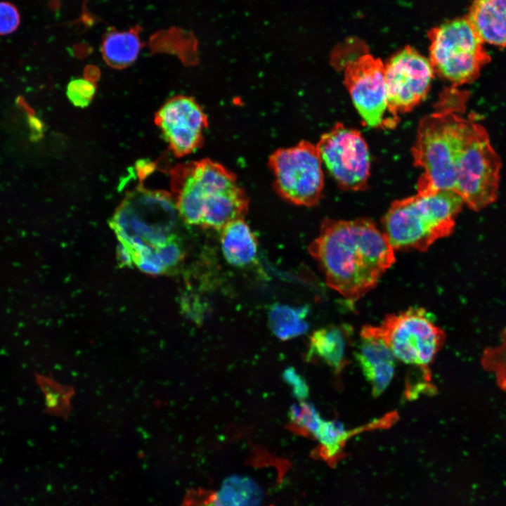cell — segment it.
<instances>
[{
	"mask_svg": "<svg viewBox=\"0 0 506 506\" xmlns=\"http://www.w3.org/2000/svg\"><path fill=\"white\" fill-rule=\"evenodd\" d=\"M283 379L292 389L293 396L299 401L309 397V387L304 378L292 367H288L283 372Z\"/></svg>",
	"mask_w": 506,
	"mask_h": 506,
	"instance_id": "obj_25",
	"label": "cell"
},
{
	"mask_svg": "<svg viewBox=\"0 0 506 506\" xmlns=\"http://www.w3.org/2000/svg\"><path fill=\"white\" fill-rule=\"evenodd\" d=\"M153 169V163L146 162V160H141L137 164V169L141 175L146 176V174L152 172Z\"/></svg>",
	"mask_w": 506,
	"mask_h": 506,
	"instance_id": "obj_28",
	"label": "cell"
},
{
	"mask_svg": "<svg viewBox=\"0 0 506 506\" xmlns=\"http://www.w3.org/2000/svg\"><path fill=\"white\" fill-rule=\"evenodd\" d=\"M96 91V85L90 79L76 78L68 83L66 94L74 106L84 108L90 105Z\"/></svg>",
	"mask_w": 506,
	"mask_h": 506,
	"instance_id": "obj_24",
	"label": "cell"
},
{
	"mask_svg": "<svg viewBox=\"0 0 506 506\" xmlns=\"http://www.w3.org/2000/svg\"><path fill=\"white\" fill-rule=\"evenodd\" d=\"M501 162L485 129L477 123L457 163L455 191L479 211L495 201Z\"/></svg>",
	"mask_w": 506,
	"mask_h": 506,
	"instance_id": "obj_8",
	"label": "cell"
},
{
	"mask_svg": "<svg viewBox=\"0 0 506 506\" xmlns=\"http://www.w3.org/2000/svg\"><path fill=\"white\" fill-rule=\"evenodd\" d=\"M155 122L176 157L188 155L202 146L209 124L200 104L183 95L167 101L156 113Z\"/></svg>",
	"mask_w": 506,
	"mask_h": 506,
	"instance_id": "obj_12",
	"label": "cell"
},
{
	"mask_svg": "<svg viewBox=\"0 0 506 506\" xmlns=\"http://www.w3.org/2000/svg\"><path fill=\"white\" fill-rule=\"evenodd\" d=\"M288 415L292 423L312 436L323 420L316 408L304 401L292 405Z\"/></svg>",
	"mask_w": 506,
	"mask_h": 506,
	"instance_id": "obj_23",
	"label": "cell"
},
{
	"mask_svg": "<svg viewBox=\"0 0 506 506\" xmlns=\"http://www.w3.org/2000/svg\"><path fill=\"white\" fill-rule=\"evenodd\" d=\"M327 285L355 301L372 290L394 264L395 250L371 219H324L309 245Z\"/></svg>",
	"mask_w": 506,
	"mask_h": 506,
	"instance_id": "obj_1",
	"label": "cell"
},
{
	"mask_svg": "<svg viewBox=\"0 0 506 506\" xmlns=\"http://www.w3.org/2000/svg\"><path fill=\"white\" fill-rule=\"evenodd\" d=\"M501 344L484 350L481 363L486 370L495 373L499 387L506 391V328L500 334Z\"/></svg>",
	"mask_w": 506,
	"mask_h": 506,
	"instance_id": "obj_22",
	"label": "cell"
},
{
	"mask_svg": "<svg viewBox=\"0 0 506 506\" xmlns=\"http://www.w3.org/2000/svg\"><path fill=\"white\" fill-rule=\"evenodd\" d=\"M377 327L396 358L430 376L429 366L446 336L425 310L411 308L388 315Z\"/></svg>",
	"mask_w": 506,
	"mask_h": 506,
	"instance_id": "obj_6",
	"label": "cell"
},
{
	"mask_svg": "<svg viewBox=\"0 0 506 506\" xmlns=\"http://www.w3.org/2000/svg\"><path fill=\"white\" fill-rule=\"evenodd\" d=\"M349 332L343 326H329L314 331L309 339V356L318 358L337 373L340 372L347 363Z\"/></svg>",
	"mask_w": 506,
	"mask_h": 506,
	"instance_id": "obj_15",
	"label": "cell"
},
{
	"mask_svg": "<svg viewBox=\"0 0 506 506\" xmlns=\"http://www.w3.org/2000/svg\"><path fill=\"white\" fill-rule=\"evenodd\" d=\"M373 428H376V425L372 422L364 427L346 430L339 422L323 419L313 436L319 442L320 456L334 465L342 458L344 446L350 437Z\"/></svg>",
	"mask_w": 506,
	"mask_h": 506,
	"instance_id": "obj_18",
	"label": "cell"
},
{
	"mask_svg": "<svg viewBox=\"0 0 506 506\" xmlns=\"http://www.w3.org/2000/svg\"><path fill=\"white\" fill-rule=\"evenodd\" d=\"M16 103L19 108L23 110V111L25 112L27 116L34 115V112L33 109L29 106L26 100L24 99L22 96H18L17 98Z\"/></svg>",
	"mask_w": 506,
	"mask_h": 506,
	"instance_id": "obj_29",
	"label": "cell"
},
{
	"mask_svg": "<svg viewBox=\"0 0 506 506\" xmlns=\"http://www.w3.org/2000/svg\"><path fill=\"white\" fill-rule=\"evenodd\" d=\"M262 493L247 476H233L225 479L214 495L212 506H261Z\"/></svg>",
	"mask_w": 506,
	"mask_h": 506,
	"instance_id": "obj_19",
	"label": "cell"
},
{
	"mask_svg": "<svg viewBox=\"0 0 506 506\" xmlns=\"http://www.w3.org/2000/svg\"><path fill=\"white\" fill-rule=\"evenodd\" d=\"M221 231V249L226 261L238 267L252 263L257 254V241L243 219L235 220Z\"/></svg>",
	"mask_w": 506,
	"mask_h": 506,
	"instance_id": "obj_16",
	"label": "cell"
},
{
	"mask_svg": "<svg viewBox=\"0 0 506 506\" xmlns=\"http://www.w3.org/2000/svg\"><path fill=\"white\" fill-rule=\"evenodd\" d=\"M462 103V98L456 103L449 101L446 91L437 110L418 125L412 148L414 164L423 170L417 193L455 191L458 160L477 124L472 117L467 119L456 112L464 107Z\"/></svg>",
	"mask_w": 506,
	"mask_h": 506,
	"instance_id": "obj_3",
	"label": "cell"
},
{
	"mask_svg": "<svg viewBox=\"0 0 506 506\" xmlns=\"http://www.w3.org/2000/svg\"><path fill=\"white\" fill-rule=\"evenodd\" d=\"M308 309L275 304L271 308L268 322L271 331L280 339L285 341L304 334L309 329L306 318Z\"/></svg>",
	"mask_w": 506,
	"mask_h": 506,
	"instance_id": "obj_20",
	"label": "cell"
},
{
	"mask_svg": "<svg viewBox=\"0 0 506 506\" xmlns=\"http://www.w3.org/2000/svg\"><path fill=\"white\" fill-rule=\"evenodd\" d=\"M171 176L176 208L188 224L221 231L247 212L246 193L219 162L206 158L180 164Z\"/></svg>",
	"mask_w": 506,
	"mask_h": 506,
	"instance_id": "obj_2",
	"label": "cell"
},
{
	"mask_svg": "<svg viewBox=\"0 0 506 506\" xmlns=\"http://www.w3.org/2000/svg\"><path fill=\"white\" fill-rule=\"evenodd\" d=\"M277 193L292 204L311 207L322 197L324 178L322 161L316 145L301 141L279 148L268 160Z\"/></svg>",
	"mask_w": 506,
	"mask_h": 506,
	"instance_id": "obj_7",
	"label": "cell"
},
{
	"mask_svg": "<svg viewBox=\"0 0 506 506\" xmlns=\"http://www.w3.org/2000/svg\"><path fill=\"white\" fill-rule=\"evenodd\" d=\"M384 66L387 112L395 126L398 113L410 111L427 96L434 71L429 60L410 46Z\"/></svg>",
	"mask_w": 506,
	"mask_h": 506,
	"instance_id": "obj_10",
	"label": "cell"
},
{
	"mask_svg": "<svg viewBox=\"0 0 506 506\" xmlns=\"http://www.w3.org/2000/svg\"><path fill=\"white\" fill-rule=\"evenodd\" d=\"M467 18L484 43L506 47V0H474Z\"/></svg>",
	"mask_w": 506,
	"mask_h": 506,
	"instance_id": "obj_14",
	"label": "cell"
},
{
	"mask_svg": "<svg viewBox=\"0 0 506 506\" xmlns=\"http://www.w3.org/2000/svg\"><path fill=\"white\" fill-rule=\"evenodd\" d=\"M316 147L322 163L341 188L366 189L370 160L366 142L358 131L337 123L320 136Z\"/></svg>",
	"mask_w": 506,
	"mask_h": 506,
	"instance_id": "obj_9",
	"label": "cell"
},
{
	"mask_svg": "<svg viewBox=\"0 0 506 506\" xmlns=\"http://www.w3.org/2000/svg\"><path fill=\"white\" fill-rule=\"evenodd\" d=\"M29 127L31 131V138L37 141L41 138L44 131V124L34 115L27 116Z\"/></svg>",
	"mask_w": 506,
	"mask_h": 506,
	"instance_id": "obj_27",
	"label": "cell"
},
{
	"mask_svg": "<svg viewBox=\"0 0 506 506\" xmlns=\"http://www.w3.org/2000/svg\"><path fill=\"white\" fill-rule=\"evenodd\" d=\"M20 23V15L16 7L6 1L0 2V35L14 32Z\"/></svg>",
	"mask_w": 506,
	"mask_h": 506,
	"instance_id": "obj_26",
	"label": "cell"
},
{
	"mask_svg": "<svg viewBox=\"0 0 506 506\" xmlns=\"http://www.w3.org/2000/svg\"><path fill=\"white\" fill-rule=\"evenodd\" d=\"M428 37L429 61L434 72L453 87L475 80L490 61L484 41L467 17L431 29Z\"/></svg>",
	"mask_w": 506,
	"mask_h": 506,
	"instance_id": "obj_5",
	"label": "cell"
},
{
	"mask_svg": "<svg viewBox=\"0 0 506 506\" xmlns=\"http://www.w3.org/2000/svg\"><path fill=\"white\" fill-rule=\"evenodd\" d=\"M463 205L453 190L417 193L392 202L382 218V231L394 250L425 252L453 233Z\"/></svg>",
	"mask_w": 506,
	"mask_h": 506,
	"instance_id": "obj_4",
	"label": "cell"
},
{
	"mask_svg": "<svg viewBox=\"0 0 506 506\" xmlns=\"http://www.w3.org/2000/svg\"><path fill=\"white\" fill-rule=\"evenodd\" d=\"M35 378L45 396V412L67 417L71 410L70 398L74 394L73 389L40 374L36 373Z\"/></svg>",
	"mask_w": 506,
	"mask_h": 506,
	"instance_id": "obj_21",
	"label": "cell"
},
{
	"mask_svg": "<svg viewBox=\"0 0 506 506\" xmlns=\"http://www.w3.org/2000/svg\"><path fill=\"white\" fill-rule=\"evenodd\" d=\"M344 82L366 124L388 126L385 66L368 51L343 63Z\"/></svg>",
	"mask_w": 506,
	"mask_h": 506,
	"instance_id": "obj_11",
	"label": "cell"
},
{
	"mask_svg": "<svg viewBox=\"0 0 506 506\" xmlns=\"http://www.w3.org/2000/svg\"><path fill=\"white\" fill-rule=\"evenodd\" d=\"M141 30L135 26L129 30L111 29L107 32L102 41L101 53L110 66L124 68L135 61L142 46Z\"/></svg>",
	"mask_w": 506,
	"mask_h": 506,
	"instance_id": "obj_17",
	"label": "cell"
},
{
	"mask_svg": "<svg viewBox=\"0 0 506 506\" xmlns=\"http://www.w3.org/2000/svg\"><path fill=\"white\" fill-rule=\"evenodd\" d=\"M360 337L355 356L371 387L372 395L377 397L387 388L394 377L396 357L377 326H364Z\"/></svg>",
	"mask_w": 506,
	"mask_h": 506,
	"instance_id": "obj_13",
	"label": "cell"
}]
</instances>
